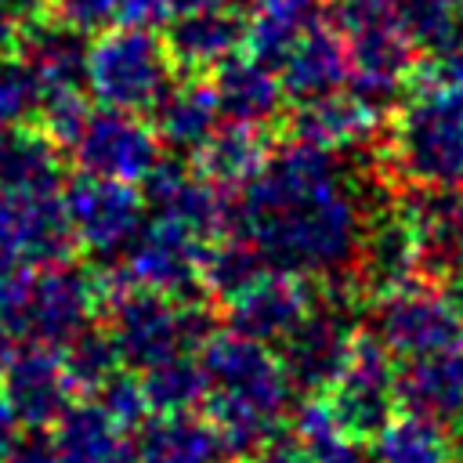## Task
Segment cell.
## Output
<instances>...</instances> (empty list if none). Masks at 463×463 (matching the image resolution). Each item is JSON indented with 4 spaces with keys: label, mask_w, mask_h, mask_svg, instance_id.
<instances>
[{
    "label": "cell",
    "mask_w": 463,
    "mask_h": 463,
    "mask_svg": "<svg viewBox=\"0 0 463 463\" xmlns=\"http://www.w3.org/2000/svg\"><path fill=\"white\" fill-rule=\"evenodd\" d=\"M206 239L192 235L170 217H156L152 224H141L134 242L127 246V271L137 286L163 293L170 300H199V264L206 253Z\"/></svg>",
    "instance_id": "14"
},
{
    "label": "cell",
    "mask_w": 463,
    "mask_h": 463,
    "mask_svg": "<svg viewBox=\"0 0 463 463\" xmlns=\"http://www.w3.org/2000/svg\"><path fill=\"white\" fill-rule=\"evenodd\" d=\"M116 22L156 33L170 22V4L166 0H116Z\"/></svg>",
    "instance_id": "43"
},
{
    "label": "cell",
    "mask_w": 463,
    "mask_h": 463,
    "mask_svg": "<svg viewBox=\"0 0 463 463\" xmlns=\"http://www.w3.org/2000/svg\"><path fill=\"white\" fill-rule=\"evenodd\" d=\"M61 362H65V373H69V383L76 394H98L119 373L123 354H119L109 329L83 326L76 336L65 340Z\"/></svg>",
    "instance_id": "35"
},
{
    "label": "cell",
    "mask_w": 463,
    "mask_h": 463,
    "mask_svg": "<svg viewBox=\"0 0 463 463\" xmlns=\"http://www.w3.org/2000/svg\"><path fill=\"white\" fill-rule=\"evenodd\" d=\"M0 463H61V459H58V452H54L51 441H43V438H22L14 445V452L4 456Z\"/></svg>",
    "instance_id": "44"
},
{
    "label": "cell",
    "mask_w": 463,
    "mask_h": 463,
    "mask_svg": "<svg viewBox=\"0 0 463 463\" xmlns=\"http://www.w3.org/2000/svg\"><path fill=\"white\" fill-rule=\"evenodd\" d=\"M0 11L25 29L29 22H36V18H43L51 11V0H0Z\"/></svg>",
    "instance_id": "46"
},
{
    "label": "cell",
    "mask_w": 463,
    "mask_h": 463,
    "mask_svg": "<svg viewBox=\"0 0 463 463\" xmlns=\"http://www.w3.org/2000/svg\"><path fill=\"white\" fill-rule=\"evenodd\" d=\"M148 112H152V130H156L159 145L177 148V152H195L217 130V119H221L213 83H206L199 76L170 83Z\"/></svg>",
    "instance_id": "27"
},
{
    "label": "cell",
    "mask_w": 463,
    "mask_h": 463,
    "mask_svg": "<svg viewBox=\"0 0 463 463\" xmlns=\"http://www.w3.org/2000/svg\"><path fill=\"white\" fill-rule=\"evenodd\" d=\"M105 315L123 362L134 369H148L174 354H192L217 329L213 315L199 300H170L145 286H130L105 307Z\"/></svg>",
    "instance_id": "4"
},
{
    "label": "cell",
    "mask_w": 463,
    "mask_h": 463,
    "mask_svg": "<svg viewBox=\"0 0 463 463\" xmlns=\"http://www.w3.org/2000/svg\"><path fill=\"white\" fill-rule=\"evenodd\" d=\"M14 54L22 58L29 80H33V98L47 90H72L87 87V43L83 33L61 25L58 18L43 14L29 22L18 36Z\"/></svg>",
    "instance_id": "22"
},
{
    "label": "cell",
    "mask_w": 463,
    "mask_h": 463,
    "mask_svg": "<svg viewBox=\"0 0 463 463\" xmlns=\"http://www.w3.org/2000/svg\"><path fill=\"white\" fill-rule=\"evenodd\" d=\"M159 148L163 145L152 123L141 119V112L101 109V112H90L87 127L80 130L69 152L80 174L141 184L148 170L159 163Z\"/></svg>",
    "instance_id": "9"
},
{
    "label": "cell",
    "mask_w": 463,
    "mask_h": 463,
    "mask_svg": "<svg viewBox=\"0 0 463 463\" xmlns=\"http://www.w3.org/2000/svg\"><path fill=\"white\" fill-rule=\"evenodd\" d=\"M398 210L412 228L420 271L456 279L463 271V199L445 188H416Z\"/></svg>",
    "instance_id": "20"
},
{
    "label": "cell",
    "mask_w": 463,
    "mask_h": 463,
    "mask_svg": "<svg viewBox=\"0 0 463 463\" xmlns=\"http://www.w3.org/2000/svg\"><path fill=\"white\" fill-rule=\"evenodd\" d=\"M33 109V80L14 51H0V130L25 119Z\"/></svg>",
    "instance_id": "38"
},
{
    "label": "cell",
    "mask_w": 463,
    "mask_h": 463,
    "mask_svg": "<svg viewBox=\"0 0 463 463\" xmlns=\"http://www.w3.org/2000/svg\"><path fill=\"white\" fill-rule=\"evenodd\" d=\"M76 250H80L76 232L54 188L0 195V253L29 268H51V264H69Z\"/></svg>",
    "instance_id": "13"
},
{
    "label": "cell",
    "mask_w": 463,
    "mask_h": 463,
    "mask_svg": "<svg viewBox=\"0 0 463 463\" xmlns=\"http://www.w3.org/2000/svg\"><path fill=\"white\" fill-rule=\"evenodd\" d=\"M199 365L206 373V420L213 423L224 456L250 459L268 441L289 409L293 383L282 358L268 344L242 336L235 329L210 333L199 347Z\"/></svg>",
    "instance_id": "2"
},
{
    "label": "cell",
    "mask_w": 463,
    "mask_h": 463,
    "mask_svg": "<svg viewBox=\"0 0 463 463\" xmlns=\"http://www.w3.org/2000/svg\"><path fill=\"white\" fill-rule=\"evenodd\" d=\"M98 311L101 307L94 293V275L83 268H72V260L51 264V268L33 271L29 297L18 311L14 333H22L25 340L58 347L69 336H76L83 326H90Z\"/></svg>",
    "instance_id": "11"
},
{
    "label": "cell",
    "mask_w": 463,
    "mask_h": 463,
    "mask_svg": "<svg viewBox=\"0 0 463 463\" xmlns=\"http://www.w3.org/2000/svg\"><path fill=\"white\" fill-rule=\"evenodd\" d=\"M326 394L344 430L362 441L373 438L398 412V365L376 333L354 329L347 362Z\"/></svg>",
    "instance_id": "8"
},
{
    "label": "cell",
    "mask_w": 463,
    "mask_h": 463,
    "mask_svg": "<svg viewBox=\"0 0 463 463\" xmlns=\"http://www.w3.org/2000/svg\"><path fill=\"white\" fill-rule=\"evenodd\" d=\"M264 268H268V260L250 239H235V235L213 239L206 246V253H203V264H199L203 297H213V300L228 304L250 282H257Z\"/></svg>",
    "instance_id": "33"
},
{
    "label": "cell",
    "mask_w": 463,
    "mask_h": 463,
    "mask_svg": "<svg viewBox=\"0 0 463 463\" xmlns=\"http://www.w3.org/2000/svg\"><path fill=\"white\" fill-rule=\"evenodd\" d=\"M61 181V145L36 123H14L0 130V195L7 192H51Z\"/></svg>",
    "instance_id": "29"
},
{
    "label": "cell",
    "mask_w": 463,
    "mask_h": 463,
    "mask_svg": "<svg viewBox=\"0 0 463 463\" xmlns=\"http://www.w3.org/2000/svg\"><path fill=\"white\" fill-rule=\"evenodd\" d=\"M456 7H459V22H463V0H456Z\"/></svg>",
    "instance_id": "51"
},
{
    "label": "cell",
    "mask_w": 463,
    "mask_h": 463,
    "mask_svg": "<svg viewBox=\"0 0 463 463\" xmlns=\"http://www.w3.org/2000/svg\"><path fill=\"white\" fill-rule=\"evenodd\" d=\"M47 14L76 33H101L116 22V0H51Z\"/></svg>",
    "instance_id": "40"
},
{
    "label": "cell",
    "mask_w": 463,
    "mask_h": 463,
    "mask_svg": "<svg viewBox=\"0 0 463 463\" xmlns=\"http://www.w3.org/2000/svg\"><path fill=\"white\" fill-rule=\"evenodd\" d=\"M221 116L235 119V123H253L264 127L282 112L286 90L282 80L275 72V65L253 58V54H235L224 65H217L210 72Z\"/></svg>",
    "instance_id": "25"
},
{
    "label": "cell",
    "mask_w": 463,
    "mask_h": 463,
    "mask_svg": "<svg viewBox=\"0 0 463 463\" xmlns=\"http://www.w3.org/2000/svg\"><path fill=\"white\" fill-rule=\"evenodd\" d=\"M174 65L166 43L148 29H101L87 43V90L101 109L148 112L170 87Z\"/></svg>",
    "instance_id": "5"
},
{
    "label": "cell",
    "mask_w": 463,
    "mask_h": 463,
    "mask_svg": "<svg viewBox=\"0 0 463 463\" xmlns=\"http://www.w3.org/2000/svg\"><path fill=\"white\" fill-rule=\"evenodd\" d=\"M398 405L441 427L463 423V340L405 358L398 369Z\"/></svg>",
    "instance_id": "21"
},
{
    "label": "cell",
    "mask_w": 463,
    "mask_h": 463,
    "mask_svg": "<svg viewBox=\"0 0 463 463\" xmlns=\"http://www.w3.org/2000/svg\"><path fill=\"white\" fill-rule=\"evenodd\" d=\"M0 383H4L7 402L18 412L22 427H29V430L54 427L76 398L65 362H61V351L54 344H36V340H29L25 347H18L11 354Z\"/></svg>",
    "instance_id": "17"
},
{
    "label": "cell",
    "mask_w": 463,
    "mask_h": 463,
    "mask_svg": "<svg viewBox=\"0 0 463 463\" xmlns=\"http://www.w3.org/2000/svg\"><path fill=\"white\" fill-rule=\"evenodd\" d=\"M166 4H170V18H181V14H199V11L228 7L232 0H166Z\"/></svg>",
    "instance_id": "48"
},
{
    "label": "cell",
    "mask_w": 463,
    "mask_h": 463,
    "mask_svg": "<svg viewBox=\"0 0 463 463\" xmlns=\"http://www.w3.org/2000/svg\"><path fill=\"white\" fill-rule=\"evenodd\" d=\"M391 119L387 159L416 188H463V43L416 61Z\"/></svg>",
    "instance_id": "3"
},
{
    "label": "cell",
    "mask_w": 463,
    "mask_h": 463,
    "mask_svg": "<svg viewBox=\"0 0 463 463\" xmlns=\"http://www.w3.org/2000/svg\"><path fill=\"white\" fill-rule=\"evenodd\" d=\"M61 203H65V213H69L80 250L98 253V257L127 250L145 221V199L127 181L80 174L65 188Z\"/></svg>",
    "instance_id": "10"
},
{
    "label": "cell",
    "mask_w": 463,
    "mask_h": 463,
    "mask_svg": "<svg viewBox=\"0 0 463 463\" xmlns=\"http://www.w3.org/2000/svg\"><path fill=\"white\" fill-rule=\"evenodd\" d=\"M61 463H137V445L98 402H72L51 427Z\"/></svg>",
    "instance_id": "26"
},
{
    "label": "cell",
    "mask_w": 463,
    "mask_h": 463,
    "mask_svg": "<svg viewBox=\"0 0 463 463\" xmlns=\"http://www.w3.org/2000/svg\"><path fill=\"white\" fill-rule=\"evenodd\" d=\"M235 221L271 268L329 282L354 268L369 210L333 152L289 137L246 184Z\"/></svg>",
    "instance_id": "1"
},
{
    "label": "cell",
    "mask_w": 463,
    "mask_h": 463,
    "mask_svg": "<svg viewBox=\"0 0 463 463\" xmlns=\"http://www.w3.org/2000/svg\"><path fill=\"white\" fill-rule=\"evenodd\" d=\"M195 174L217 188H246L268 163L271 145L268 134L253 123H224L217 127L195 152Z\"/></svg>",
    "instance_id": "28"
},
{
    "label": "cell",
    "mask_w": 463,
    "mask_h": 463,
    "mask_svg": "<svg viewBox=\"0 0 463 463\" xmlns=\"http://www.w3.org/2000/svg\"><path fill=\"white\" fill-rule=\"evenodd\" d=\"M33 271L29 264L0 253V322L14 333V322H18V311L29 297V282H33Z\"/></svg>",
    "instance_id": "41"
},
{
    "label": "cell",
    "mask_w": 463,
    "mask_h": 463,
    "mask_svg": "<svg viewBox=\"0 0 463 463\" xmlns=\"http://www.w3.org/2000/svg\"><path fill=\"white\" fill-rule=\"evenodd\" d=\"M380 127H383V105L369 101L358 90H333L297 105L289 119V137L318 145L326 152H351L376 141Z\"/></svg>",
    "instance_id": "18"
},
{
    "label": "cell",
    "mask_w": 463,
    "mask_h": 463,
    "mask_svg": "<svg viewBox=\"0 0 463 463\" xmlns=\"http://www.w3.org/2000/svg\"><path fill=\"white\" fill-rule=\"evenodd\" d=\"M452 463H456V459H452ZM459 463H463V459H459Z\"/></svg>",
    "instance_id": "53"
},
{
    "label": "cell",
    "mask_w": 463,
    "mask_h": 463,
    "mask_svg": "<svg viewBox=\"0 0 463 463\" xmlns=\"http://www.w3.org/2000/svg\"><path fill=\"white\" fill-rule=\"evenodd\" d=\"M315 22H322L318 0H253L246 11V54L279 65Z\"/></svg>",
    "instance_id": "30"
},
{
    "label": "cell",
    "mask_w": 463,
    "mask_h": 463,
    "mask_svg": "<svg viewBox=\"0 0 463 463\" xmlns=\"http://www.w3.org/2000/svg\"><path fill=\"white\" fill-rule=\"evenodd\" d=\"M297 449H300V463H373L362 438H354L347 430L329 434V438L311 441V445H297Z\"/></svg>",
    "instance_id": "42"
},
{
    "label": "cell",
    "mask_w": 463,
    "mask_h": 463,
    "mask_svg": "<svg viewBox=\"0 0 463 463\" xmlns=\"http://www.w3.org/2000/svg\"><path fill=\"white\" fill-rule=\"evenodd\" d=\"M354 271L373 297H383L420 275L416 239H412V228L402 210H383V213L369 217Z\"/></svg>",
    "instance_id": "24"
},
{
    "label": "cell",
    "mask_w": 463,
    "mask_h": 463,
    "mask_svg": "<svg viewBox=\"0 0 463 463\" xmlns=\"http://www.w3.org/2000/svg\"><path fill=\"white\" fill-rule=\"evenodd\" d=\"M318 304V286L311 275L289 268H264L235 300H228V329L253 336L260 344H282Z\"/></svg>",
    "instance_id": "15"
},
{
    "label": "cell",
    "mask_w": 463,
    "mask_h": 463,
    "mask_svg": "<svg viewBox=\"0 0 463 463\" xmlns=\"http://www.w3.org/2000/svg\"><path fill=\"white\" fill-rule=\"evenodd\" d=\"M373 463H452V438L420 412H394L373 434Z\"/></svg>",
    "instance_id": "32"
},
{
    "label": "cell",
    "mask_w": 463,
    "mask_h": 463,
    "mask_svg": "<svg viewBox=\"0 0 463 463\" xmlns=\"http://www.w3.org/2000/svg\"><path fill=\"white\" fill-rule=\"evenodd\" d=\"M98 405L123 427V430H134L148 420V398H145V387H141V376H130V373H116L98 394Z\"/></svg>",
    "instance_id": "37"
},
{
    "label": "cell",
    "mask_w": 463,
    "mask_h": 463,
    "mask_svg": "<svg viewBox=\"0 0 463 463\" xmlns=\"http://www.w3.org/2000/svg\"><path fill=\"white\" fill-rule=\"evenodd\" d=\"M11 354H14V340H11V329L0 322V380H4V369H7Z\"/></svg>",
    "instance_id": "49"
},
{
    "label": "cell",
    "mask_w": 463,
    "mask_h": 463,
    "mask_svg": "<svg viewBox=\"0 0 463 463\" xmlns=\"http://www.w3.org/2000/svg\"><path fill=\"white\" fill-rule=\"evenodd\" d=\"M340 33L351 61V87L369 101H391L416 69V43L398 14L394 0H365L340 7Z\"/></svg>",
    "instance_id": "6"
},
{
    "label": "cell",
    "mask_w": 463,
    "mask_h": 463,
    "mask_svg": "<svg viewBox=\"0 0 463 463\" xmlns=\"http://www.w3.org/2000/svg\"><path fill=\"white\" fill-rule=\"evenodd\" d=\"M340 430H344V423H340V416H336V409H333L326 391L307 394L293 409V441L297 445H311V441H322V438L340 434Z\"/></svg>",
    "instance_id": "39"
},
{
    "label": "cell",
    "mask_w": 463,
    "mask_h": 463,
    "mask_svg": "<svg viewBox=\"0 0 463 463\" xmlns=\"http://www.w3.org/2000/svg\"><path fill=\"white\" fill-rule=\"evenodd\" d=\"M246 463H300V449H297V441H268Z\"/></svg>",
    "instance_id": "47"
},
{
    "label": "cell",
    "mask_w": 463,
    "mask_h": 463,
    "mask_svg": "<svg viewBox=\"0 0 463 463\" xmlns=\"http://www.w3.org/2000/svg\"><path fill=\"white\" fill-rule=\"evenodd\" d=\"M163 43H166L174 72L210 76L217 65H224L246 47V14L228 4L213 11L170 18Z\"/></svg>",
    "instance_id": "19"
},
{
    "label": "cell",
    "mask_w": 463,
    "mask_h": 463,
    "mask_svg": "<svg viewBox=\"0 0 463 463\" xmlns=\"http://www.w3.org/2000/svg\"><path fill=\"white\" fill-rule=\"evenodd\" d=\"M141 387H145L148 409L159 416L192 412L199 402H206V391H210L206 373L192 354H174V358L148 365L141 376Z\"/></svg>",
    "instance_id": "34"
},
{
    "label": "cell",
    "mask_w": 463,
    "mask_h": 463,
    "mask_svg": "<svg viewBox=\"0 0 463 463\" xmlns=\"http://www.w3.org/2000/svg\"><path fill=\"white\" fill-rule=\"evenodd\" d=\"M141 199L156 206L159 217L177 221L206 242L224 239L235 228V203L228 199V188H217L206 177L188 174L181 163L159 159L141 181Z\"/></svg>",
    "instance_id": "16"
},
{
    "label": "cell",
    "mask_w": 463,
    "mask_h": 463,
    "mask_svg": "<svg viewBox=\"0 0 463 463\" xmlns=\"http://www.w3.org/2000/svg\"><path fill=\"white\" fill-rule=\"evenodd\" d=\"M279 80H282L286 98H293L297 105L333 94V90H344L351 83L344 33L326 22H315L279 61Z\"/></svg>",
    "instance_id": "23"
},
{
    "label": "cell",
    "mask_w": 463,
    "mask_h": 463,
    "mask_svg": "<svg viewBox=\"0 0 463 463\" xmlns=\"http://www.w3.org/2000/svg\"><path fill=\"white\" fill-rule=\"evenodd\" d=\"M33 105H36V119H33V123H36L47 137H54L61 148H72V141L80 137V130H83L87 119H90V105H87V90H83V87L36 94Z\"/></svg>",
    "instance_id": "36"
},
{
    "label": "cell",
    "mask_w": 463,
    "mask_h": 463,
    "mask_svg": "<svg viewBox=\"0 0 463 463\" xmlns=\"http://www.w3.org/2000/svg\"><path fill=\"white\" fill-rule=\"evenodd\" d=\"M373 333L394 358H416L463 340V304L441 282H405L376 297Z\"/></svg>",
    "instance_id": "7"
},
{
    "label": "cell",
    "mask_w": 463,
    "mask_h": 463,
    "mask_svg": "<svg viewBox=\"0 0 463 463\" xmlns=\"http://www.w3.org/2000/svg\"><path fill=\"white\" fill-rule=\"evenodd\" d=\"M221 456L224 445L213 423L192 412L159 416V423H152L137 441V463H217Z\"/></svg>",
    "instance_id": "31"
},
{
    "label": "cell",
    "mask_w": 463,
    "mask_h": 463,
    "mask_svg": "<svg viewBox=\"0 0 463 463\" xmlns=\"http://www.w3.org/2000/svg\"><path fill=\"white\" fill-rule=\"evenodd\" d=\"M329 4L340 11V7H354V4H365V0H329Z\"/></svg>",
    "instance_id": "50"
},
{
    "label": "cell",
    "mask_w": 463,
    "mask_h": 463,
    "mask_svg": "<svg viewBox=\"0 0 463 463\" xmlns=\"http://www.w3.org/2000/svg\"><path fill=\"white\" fill-rule=\"evenodd\" d=\"M459 304H463V293H459Z\"/></svg>",
    "instance_id": "52"
},
{
    "label": "cell",
    "mask_w": 463,
    "mask_h": 463,
    "mask_svg": "<svg viewBox=\"0 0 463 463\" xmlns=\"http://www.w3.org/2000/svg\"><path fill=\"white\" fill-rule=\"evenodd\" d=\"M18 441H22V420H18L14 405L7 402V394L0 391V459L11 456Z\"/></svg>",
    "instance_id": "45"
},
{
    "label": "cell",
    "mask_w": 463,
    "mask_h": 463,
    "mask_svg": "<svg viewBox=\"0 0 463 463\" xmlns=\"http://www.w3.org/2000/svg\"><path fill=\"white\" fill-rule=\"evenodd\" d=\"M354 340L347 297L336 289H326V300L311 307V315L282 340V369L293 387L300 391H329L333 380L340 376L347 351Z\"/></svg>",
    "instance_id": "12"
}]
</instances>
